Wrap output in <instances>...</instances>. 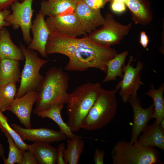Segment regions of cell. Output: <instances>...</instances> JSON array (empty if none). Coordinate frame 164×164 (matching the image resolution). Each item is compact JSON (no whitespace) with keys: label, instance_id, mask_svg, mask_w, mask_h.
I'll return each mask as SVG.
<instances>
[{"label":"cell","instance_id":"obj_34","mask_svg":"<svg viewBox=\"0 0 164 164\" xmlns=\"http://www.w3.org/2000/svg\"><path fill=\"white\" fill-rule=\"evenodd\" d=\"M65 144L60 143L57 149V157L56 163L57 164H66L63 158V152L65 149Z\"/></svg>","mask_w":164,"mask_h":164},{"label":"cell","instance_id":"obj_23","mask_svg":"<svg viewBox=\"0 0 164 164\" xmlns=\"http://www.w3.org/2000/svg\"><path fill=\"white\" fill-rule=\"evenodd\" d=\"M84 143L80 136L77 135L68 138L67 147L63 152V158L66 164H78L84 150Z\"/></svg>","mask_w":164,"mask_h":164},{"label":"cell","instance_id":"obj_38","mask_svg":"<svg viewBox=\"0 0 164 164\" xmlns=\"http://www.w3.org/2000/svg\"><path fill=\"white\" fill-rule=\"evenodd\" d=\"M159 124L161 128L164 130V118L161 120Z\"/></svg>","mask_w":164,"mask_h":164},{"label":"cell","instance_id":"obj_37","mask_svg":"<svg viewBox=\"0 0 164 164\" xmlns=\"http://www.w3.org/2000/svg\"><path fill=\"white\" fill-rule=\"evenodd\" d=\"M5 153V151L4 147L3 145L0 142V157L2 159H4L5 157L4 154Z\"/></svg>","mask_w":164,"mask_h":164},{"label":"cell","instance_id":"obj_22","mask_svg":"<svg viewBox=\"0 0 164 164\" xmlns=\"http://www.w3.org/2000/svg\"><path fill=\"white\" fill-rule=\"evenodd\" d=\"M21 73L19 61L2 59L0 64V85L20 82Z\"/></svg>","mask_w":164,"mask_h":164},{"label":"cell","instance_id":"obj_33","mask_svg":"<svg viewBox=\"0 0 164 164\" xmlns=\"http://www.w3.org/2000/svg\"><path fill=\"white\" fill-rule=\"evenodd\" d=\"M23 164H37V160L34 155L30 151L26 150L23 152Z\"/></svg>","mask_w":164,"mask_h":164},{"label":"cell","instance_id":"obj_40","mask_svg":"<svg viewBox=\"0 0 164 164\" xmlns=\"http://www.w3.org/2000/svg\"><path fill=\"white\" fill-rule=\"evenodd\" d=\"M77 3L80 2L82 1V0H74Z\"/></svg>","mask_w":164,"mask_h":164},{"label":"cell","instance_id":"obj_3","mask_svg":"<svg viewBox=\"0 0 164 164\" xmlns=\"http://www.w3.org/2000/svg\"><path fill=\"white\" fill-rule=\"evenodd\" d=\"M102 89L99 82H88L76 87L67 99V125L73 132L81 128V123L98 97Z\"/></svg>","mask_w":164,"mask_h":164},{"label":"cell","instance_id":"obj_4","mask_svg":"<svg viewBox=\"0 0 164 164\" xmlns=\"http://www.w3.org/2000/svg\"><path fill=\"white\" fill-rule=\"evenodd\" d=\"M117 87L108 90L102 88L100 93L87 115L83 121L81 128L93 131L108 125L116 114L118 103Z\"/></svg>","mask_w":164,"mask_h":164},{"label":"cell","instance_id":"obj_27","mask_svg":"<svg viewBox=\"0 0 164 164\" xmlns=\"http://www.w3.org/2000/svg\"><path fill=\"white\" fill-rule=\"evenodd\" d=\"M2 132L7 139L9 145V151L8 157L3 159L5 164H23L24 158L23 152L19 148L14 141L8 133L3 128H0Z\"/></svg>","mask_w":164,"mask_h":164},{"label":"cell","instance_id":"obj_25","mask_svg":"<svg viewBox=\"0 0 164 164\" xmlns=\"http://www.w3.org/2000/svg\"><path fill=\"white\" fill-rule=\"evenodd\" d=\"M150 86L151 88L145 94L153 100L154 107L153 117L159 123L164 118V83H162L157 89L153 84H151Z\"/></svg>","mask_w":164,"mask_h":164},{"label":"cell","instance_id":"obj_28","mask_svg":"<svg viewBox=\"0 0 164 164\" xmlns=\"http://www.w3.org/2000/svg\"><path fill=\"white\" fill-rule=\"evenodd\" d=\"M0 128L5 130L13 139L15 143L23 152L28 150V144L25 143L9 124L7 118L0 110Z\"/></svg>","mask_w":164,"mask_h":164},{"label":"cell","instance_id":"obj_43","mask_svg":"<svg viewBox=\"0 0 164 164\" xmlns=\"http://www.w3.org/2000/svg\"></svg>","mask_w":164,"mask_h":164},{"label":"cell","instance_id":"obj_19","mask_svg":"<svg viewBox=\"0 0 164 164\" xmlns=\"http://www.w3.org/2000/svg\"><path fill=\"white\" fill-rule=\"evenodd\" d=\"M0 57L2 59L25 60L20 48L12 42L10 33L5 27L0 31Z\"/></svg>","mask_w":164,"mask_h":164},{"label":"cell","instance_id":"obj_39","mask_svg":"<svg viewBox=\"0 0 164 164\" xmlns=\"http://www.w3.org/2000/svg\"><path fill=\"white\" fill-rule=\"evenodd\" d=\"M125 0H106L107 2H111L113 1H120V2H125Z\"/></svg>","mask_w":164,"mask_h":164},{"label":"cell","instance_id":"obj_14","mask_svg":"<svg viewBox=\"0 0 164 164\" xmlns=\"http://www.w3.org/2000/svg\"><path fill=\"white\" fill-rule=\"evenodd\" d=\"M44 17L40 11L36 14L31 28L33 37L27 48L36 51L42 56L46 58L48 56L46 52V46L50 31Z\"/></svg>","mask_w":164,"mask_h":164},{"label":"cell","instance_id":"obj_41","mask_svg":"<svg viewBox=\"0 0 164 164\" xmlns=\"http://www.w3.org/2000/svg\"><path fill=\"white\" fill-rule=\"evenodd\" d=\"M2 60V59L0 57V63L1 62Z\"/></svg>","mask_w":164,"mask_h":164},{"label":"cell","instance_id":"obj_2","mask_svg":"<svg viewBox=\"0 0 164 164\" xmlns=\"http://www.w3.org/2000/svg\"><path fill=\"white\" fill-rule=\"evenodd\" d=\"M69 77L60 67H53L46 75L37 90L38 98L33 113L48 109L55 104H66L68 94Z\"/></svg>","mask_w":164,"mask_h":164},{"label":"cell","instance_id":"obj_31","mask_svg":"<svg viewBox=\"0 0 164 164\" xmlns=\"http://www.w3.org/2000/svg\"><path fill=\"white\" fill-rule=\"evenodd\" d=\"M11 13V11L9 9L0 11V31L4 27L10 26L6 21V19Z\"/></svg>","mask_w":164,"mask_h":164},{"label":"cell","instance_id":"obj_13","mask_svg":"<svg viewBox=\"0 0 164 164\" xmlns=\"http://www.w3.org/2000/svg\"><path fill=\"white\" fill-rule=\"evenodd\" d=\"M37 98L36 90L28 91L22 96L15 98L8 109L17 117L26 128L32 127L31 114L33 106Z\"/></svg>","mask_w":164,"mask_h":164},{"label":"cell","instance_id":"obj_26","mask_svg":"<svg viewBox=\"0 0 164 164\" xmlns=\"http://www.w3.org/2000/svg\"><path fill=\"white\" fill-rule=\"evenodd\" d=\"M16 83L11 82L0 85V110L8 109L15 98L17 92Z\"/></svg>","mask_w":164,"mask_h":164},{"label":"cell","instance_id":"obj_17","mask_svg":"<svg viewBox=\"0 0 164 164\" xmlns=\"http://www.w3.org/2000/svg\"><path fill=\"white\" fill-rule=\"evenodd\" d=\"M138 138L137 142L143 147H157L164 150V130L155 120L147 125Z\"/></svg>","mask_w":164,"mask_h":164},{"label":"cell","instance_id":"obj_18","mask_svg":"<svg viewBox=\"0 0 164 164\" xmlns=\"http://www.w3.org/2000/svg\"><path fill=\"white\" fill-rule=\"evenodd\" d=\"M77 4L74 0L43 1L40 4V11L45 16L48 17L72 13L74 12Z\"/></svg>","mask_w":164,"mask_h":164},{"label":"cell","instance_id":"obj_1","mask_svg":"<svg viewBox=\"0 0 164 164\" xmlns=\"http://www.w3.org/2000/svg\"><path fill=\"white\" fill-rule=\"evenodd\" d=\"M46 52L47 55L59 53L67 56L66 70L82 71L95 68L105 73L108 62L118 53L111 46L99 44L88 36L79 38L53 32L49 35Z\"/></svg>","mask_w":164,"mask_h":164},{"label":"cell","instance_id":"obj_5","mask_svg":"<svg viewBox=\"0 0 164 164\" xmlns=\"http://www.w3.org/2000/svg\"><path fill=\"white\" fill-rule=\"evenodd\" d=\"M111 155L113 164H160L159 154L155 147H143L136 141L133 145L124 140L114 146Z\"/></svg>","mask_w":164,"mask_h":164},{"label":"cell","instance_id":"obj_30","mask_svg":"<svg viewBox=\"0 0 164 164\" xmlns=\"http://www.w3.org/2000/svg\"><path fill=\"white\" fill-rule=\"evenodd\" d=\"M83 1L91 8L100 10L103 8L107 3L106 0H82Z\"/></svg>","mask_w":164,"mask_h":164},{"label":"cell","instance_id":"obj_36","mask_svg":"<svg viewBox=\"0 0 164 164\" xmlns=\"http://www.w3.org/2000/svg\"><path fill=\"white\" fill-rule=\"evenodd\" d=\"M18 0H0V11L9 9L11 5Z\"/></svg>","mask_w":164,"mask_h":164},{"label":"cell","instance_id":"obj_35","mask_svg":"<svg viewBox=\"0 0 164 164\" xmlns=\"http://www.w3.org/2000/svg\"><path fill=\"white\" fill-rule=\"evenodd\" d=\"M139 43L144 48H146L149 44V38L144 31H142L140 33Z\"/></svg>","mask_w":164,"mask_h":164},{"label":"cell","instance_id":"obj_15","mask_svg":"<svg viewBox=\"0 0 164 164\" xmlns=\"http://www.w3.org/2000/svg\"><path fill=\"white\" fill-rule=\"evenodd\" d=\"M74 13L84 31L90 33L104 23L105 19L100 10L93 9L83 1L77 3Z\"/></svg>","mask_w":164,"mask_h":164},{"label":"cell","instance_id":"obj_11","mask_svg":"<svg viewBox=\"0 0 164 164\" xmlns=\"http://www.w3.org/2000/svg\"><path fill=\"white\" fill-rule=\"evenodd\" d=\"M128 102L131 106L133 111V124L129 142L131 144L133 145L147 126L149 122L153 118L154 107L152 103L147 108H143L140 100L138 97H129Z\"/></svg>","mask_w":164,"mask_h":164},{"label":"cell","instance_id":"obj_29","mask_svg":"<svg viewBox=\"0 0 164 164\" xmlns=\"http://www.w3.org/2000/svg\"><path fill=\"white\" fill-rule=\"evenodd\" d=\"M111 2V9L114 13L120 14L125 11L126 5L124 2L114 1Z\"/></svg>","mask_w":164,"mask_h":164},{"label":"cell","instance_id":"obj_9","mask_svg":"<svg viewBox=\"0 0 164 164\" xmlns=\"http://www.w3.org/2000/svg\"><path fill=\"white\" fill-rule=\"evenodd\" d=\"M33 0H24L21 2L18 1L15 2L10 7L12 12L6 19L14 29H21L23 40L28 45L32 40L30 31L34 12L32 8Z\"/></svg>","mask_w":164,"mask_h":164},{"label":"cell","instance_id":"obj_32","mask_svg":"<svg viewBox=\"0 0 164 164\" xmlns=\"http://www.w3.org/2000/svg\"><path fill=\"white\" fill-rule=\"evenodd\" d=\"M105 152L104 150L96 149L93 156V161L95 164H104Z\"/></svg>","mask_w":164,"mask_h":164},{"label":"cell","instance_id":"obj_6","mask_svg":"<svg viewBox=\"0 0 164 164\" xmlns=\"http://www.w3.org/2000/svg\"><path fill=\"white\" fill-rule=\"evenodd\" d=\"M19 46L25 57V63L15 98L22 96L28 91L37 90L44 78L39 70L49 61L40 58L37 52L26 48L21 43Z\"/></svg>","mask_w":164,"mask_h":164},{"label":"cell","instance_id":"obj_12","mask_svg":"<svg viewBox=\"0 0 164 164\" xmlns=\"http://www.w3.org/2000/svg\"><path fill=\"white\" fill-rule=\"evenodd\" d=\"M11 127L23 140L50 143L66 139V135L60 131L46 128H27L13 123Z\"/></svg>","mask_w":164,"mask_h":164},{"label":"cell","instance_id":"obj_7","mask_svg":"<svg viewBox=\"0 0 164 164\" xmlns=\"http://www.w3.org/2000/svg\"><path fill=\"white\" fill-rule=\"evenodd\" d=\"M104 19V22L101 27L90 33L88 36L95 42L105 46H111L119 44L129 33L132 23H120L109 13H106Z\"/></svg>","mask_w":164,"mask_h":164},{"label":"cell","instance_id":"obj_10","mask_svg":"<svg viewBox=\"0 0 164 164\" xmlns=\"http://www.w3.org/2000/svg\"><path fill=\"white\" fill-rule=\"evenodd\" d=\"M45 21L50 31L75 37L87 34L74 12L48 17Z\"/></svg>","mask_w":164,"mask_h":164},{"label":"cell","instance_id":"obj_20","mask_svg":"<svg viewBox=\"0 0 164 164\" xmlns=\"http://www.w3.org/2000/svg\"><path fill=\"white\" fill-rule=\"evenodd\" d=\"M28 151L35 157L38 164H55L57 157V149L49 143L35 142L28 144Z\"/></svg>","mask_w":164,"mask_h":164},{"label":"cell","instance_id":"obj_42","mask_svg":"<svg viewBox=\"0 0 164 164\" xmlns=\"http://www.w3.org/2000/svg\"><path fill=\"white\" fill-rule=\"evenodd\" d=\"M21 2H22L24 0H20Z\"/></svg>","mask_w":164,"mask_h":164},{"label":"cell","instance_id":"obj_16","mask_svg":"<svg viewBox=\"0 0 164 164\" xmlns=\"http://www.w3.org/2000/svg\"><path fill=\"white\" fill-rule=\"evenodd\" d=\"M125 3L129 9L135 23L146 26L152 21L153 15L151 3L147 0H125Z\"/></svg>","mask_w":164,"mask_h":164},{"label":"cell","instance_id":"obj_24","mask_svg":"<svg viewBox=\"0 0 164 164\" xmlns=\"http://www.w3.org/2000/svg\"><path fill=\"white\" fill-rule=\"evenodd\" d=\"M128 53V51L125 50L117 53L108 61L106 75L103 80L104 82L115 80L118 77L122 78V68Z\"/></svg>","mask_w":164,"mask_h":164},{"label":"cell","instance_id":"obj_21","mask_svg":"<svg viewBox=\"0 0 164 164\" xmlns=\"http://www.w3.org/2000/svg\"><path fill=\"white\" fill-rule=\"evenodd\" d=\"M64 104H55L48 109L39 111L36 115L42 118H48L54 121L58 126L60 131L64 133L68 138H71L77 135L71 131L67 123L64 122L62 118L61 112Z\"/></svg>","mask_w":164,"mask_h":164},{"label":"cell","instance_id":"obj_8","mask_svg":"<svg viewBox=\"0 0 164 164\" xmlns=\"http://www.w3.org/2000/svg\"><path fill=\"white\" fill-rule=\"evenodd\" d=\"M134 57L129 56L126 65L122 68L123 77L116 87L120 89L119 95L125 103L128 102L129 97H137V91L141 86L144 84L141 81V75L143 69V63L139 60L137 61L135 67L132 63Z\"/></svg>","mask_w":164,"mask_h":164}]
</instances>
